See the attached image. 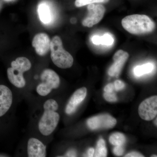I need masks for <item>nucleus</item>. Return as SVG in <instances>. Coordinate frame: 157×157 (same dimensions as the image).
<instances>
[{
	"instance_id": "19",
	"label": "nucleus",
	"mask_w": 157,
	"mask_h": 157,
	"mask_svg": "<svg viewBox=\"0 0 157 157\" xmlns=\"http://www.w3.org/2000/svg\"><path fill=\"white\" fill-rule=\"evenodd\" d=\"M114 42L113 37L109 34H104V36L100 37V44L110 46Z\"/></svg>"
},
{
	"instance_id": "2",
	"label": "nucleus",
	"mask_w": 157,
	"mask_h": 157,
	"mask_svg": "<svg viewBox=\"0 0 157 157\" xmlns=\"http://www.w3.org/2000/svg\"><path fill=\"white\" fill-rule=\"evenodd\" d=\"M121 24L125 30L133 35L151 33L155 29L154 21L144 14H135L127 16L122 20Z\"/></svg>"
},
{
	"instance_id": "24",
	"label": "nucleus",
	"mask_w": 157,
	"mask_h": 157,
	"mask_svg": "<svg viewBox=\"0 0 157 157\" xmlns=\"http://www.w3.org/2000/svg\"><path fill=\"white\" fill-rule=\"evenodd\" d=\"M125 157H143L144 156L137 152H132L125 156Z\"/></svg>"
},
{
	"instance_id": "23",
	"label": "nucleus",
	"mask_w": 157,
	"mask_h": 157,
	"mask_svg": "<svg viewBox=\"0 0 157 157\" xmlns=\"http://www.w3.org/2000/svg\"><path fill=\"white\" fill-rule=\"evenodd\" d=\"M115 90L114 84L113 83H110L104 87V90L105 92L111 93L113 92Z\"/></svg>"
},
{
	"instance_id": "14",
	"label": "nucleus",
	"mask_w": 157,
	"mask_h": 157,
	"mask_svg": "<svg viewBox=\"0 0 157 157\" xmlns=\"http://www.w3.org/2000/svg\"><path fill=\"white\" fill-rule=\"evenodd\" d=\"M38 13L39 18L42 22L47 24L50 22L52 19L51 12L48 5L45 4H41L38 8Z\"/></svg>"
},
{
	"instance_id": "26",
	"label": "nucleus",
	"mask_w": 157,
	"mask_h": 157,
	"mask_svg": "<svg viewBox=\"0 0 157 157\" xmlns=\"http://www.w3.org/2000/svg\"><path fill=\"white\" fill-rule=\"evenodd\" d=\"M67 156H68L70 157L76 156V152H75L72 151H70L68 152L67 154Z\"/></svg>"
},
{
	"instance_id": "22",
	"label": "nucleus",
	"mask_w": 157,
	"mask_h": 157,
	"mask_svg": "<svg viewBox=\"0 0 157 157\" xmlns=\"http://www.w3.org/2000/svg\"><path fill=\"white\" fill-rule=\"evenodd\" d=\"M113 153L116 155L120 156L122 155L123 154L124 152V149L122 146H115L113 149Z\"/></svg>"
},
{
	"instance_id": "28",
	"label": "nucleus",
	"mask_w": 157,
	"mask_h": 157,
	"mask_svg": "<svg viewBox=\"0 0 157 157\" xmlns=\"http://www.w3.org/2000/svg\"><path fill=\"white\" fill-rule=\"evenodd\" d=\"M151 157H157V156H151Z\"/></svg>"
},
{
	"instance_id": "13",
	"label": "nucleus",
	"mask_w": 157,
	"mask_h": 157,
	"mask_svg": "<svg viewBox=\"0 0 157 157\" xmlns=\"http://www.w3.org/2000/svg\"><path fill=\"white\" fill-rule=\"evenodd\" d=\"M27 152L29 157H46V146L37 138L32 137L28 141Z\"/></svg>"
},
{
	"instance_id": "1",
	"label": "nucleus",
	"mask_w": 157,
	"mask_h": 157,
	"mask_svg": "<svg viewBox=\"0 0 157 157\" xmlns=\"http://www.w3.org/2000/svg\"><path fill=\"white\" fill-rule=\"evenodd\" d=\"M58 108L57 102L53 99H48L44 103V112L38 124L39 132L44 136L50 135L57 126L60 119L56 112Z\"/></svg>"
},
{
	"instance_id": "21",
	"label": "nucleus",
	"mask_w": 157,
	"mask_h": 157,
	"mask_svg": "<svg viewBox=\"0 0 157 157\" xmlns=\"http://www.w3.org/2000/svg\"><path fill=\"white\" fill-rule=\"evenodd\" d=\"M115 90L120 91L123 89L125 87V84L123 82L120 80H116L114 83Z\"/></svg>"
},
{
	"instance_id": "17",
	"label": "nucleus",
	"mask_w": 157,
	"mask_h": 157,
	"mask_svg": "<svg viewBox=\"0 0 157 157\" xmlns=\"http://www.w3.org/2000/svg\"><path fill=\"white\" fill-rule=\"evenodd\" d=\"M126 141L124 135L120 132L113 133L109 137V141L114 146H123Z\"/></svg>"
},
{
	"instance_id": "18",
	"label": "nucleus",
	"mask_w": 157,
	"mask_h": 157,
	"mask_svg": "<svg viewBox=\"0 0 157 157\" xmlns=\"http://www.w3.org/2000/svg\"><path fill=\"white\" fill-rule=\"evenodd\" d=\"M109 0H76L75 5L77 8L83 7L90 4H104L108 3Z\"/></svg>"
},
{
	"instance_id": "9",
	"label": "nucleus",
	"mask_w": 157,
	"mask_h": 157,
	"mask_svg": "<svg viewBox=\"0 0 157 157\" xmlns=\"http://www.w3.org/2000/svg\"><path fill=\"white\" fill-rule=\"evenodd\" d=\"M51 39L47 34L40 33L34 36L32 45L36 53L40 56H45L50 51Z\"/></svg>"
},
{
	"instance_id": "27",
	"label": "nucleus",
	"mask_w": 157,
	"mask_h": 157,
	"mask_svg": "<svg viewBox=\"0 0 157 157\" xmlns=\"http://www.w3.org/2000/svg\"><path fill=\"white\" fill-rule=\"evenodd\" d=\"M157 119H156V120L155 121V125L156 126H157Z\"/></svg>"
},
{
	"instance_id": "25",
	"label": "nucleus",
	"mask_w": 157,
	"mask_h": 157,
	"mask_svg": "<svg viewBox=\"0 0 157 157\" xmlns=\"http://www.w3.org/2000/svg\"><path fill=\"white\" fill-rule=\"evenodd\" d=\"M94 149L92 147L89 149L87 152L88 156L94 157Z\"/></svg>"
},
{
	"instance_id": "12",
	"label": "nucleus",
	"mask_w": 157,
	"mask_h": 157,
	"mask_svg": "<svg viewBox=\"0 0 157 157\" xmlns=\"http://www.w3.org/2000/svg\"><path fill=\"white\" fill-rule=\"evenodd\" d=\"M13 101L11 90L4 85H0V117L9 111Z\"/></svg>"
},
{
	"instance_id": "4",
	"label": "nucleus",
	"mask_w": 157,
	"mask_h": 157,
	"mask_svg": "<svg viewBox=\"0 0 157 157\" xmlns=\"http://www.w3.org/2000/svg\"><path fill=\"white\" fill-rule=\"evenodd\" d=\"M51 58L56 67L68 69L73 66V57L63 47V42L59 36H56L51 40Z\"/></svg>"
},
{
	"instance_id": "11",
	"label": "nucleus",
	"mask_w": 157,
	"mask_h": 157,
	"mask_svg": "<svg viewBox=\"0 0 157 157\" xmlns=\"http://www.w3.org/2000/svg\"><path fill=\"white\" fill-rule=\"evenodd\" d=\"M87 94V89L82 87L76 90L70 98L66 106L65 112L68 115H71L75 112L79 104L84 101Z\"/></svg>"
},
{
	"instance_id": "15",
	"label": "nucleus",
	"mask_w": 157,
	"mask_h": 157,
	"mask_svg": "<svg viewBox=\"0 0 157 157\" xmlns=\"http://www.w3.org/2000/svg\"><path fill=\"white\" fill-rule=\"evenodd\" d=\"M153 69V65L151 63H147L135 67L134 69V73L136 76H142L144 74L151 73Z\"/></svg>"
},
{
	"instance_id": "20",
	"label": "nucleus",
	"mask_w": 157,
	"mask_h": 157,
	"mask_svg": "<svg viewBox=\"0 0 157 157\" xmlns=\"http://www.w3.org/2000/svg\"><path fill=\"white\" fill-rule=\"evenodd\" d=\"M104 98L106 101L109 102H115L117 101L116 95L114 92H105L104 94Z\"/></svg>"
},
{
	"instance_id": "5",
	"label": "nucleus",
	"mask_w": 157,
	"mask_h": 157,
	"mask_svg": "<svg viewBox=\"0 0 157 157\" xmlns=\"http://www.w3.org/2000/svg\"><path fill=\"white\" fill-rule=\"evenodd\" d=\"M40 78L42 82L36 87L37 93L40 96L45 97L48 95L52 90L58 88L60 84L59 75L51 69L43 70Z\"/></svg>"
},
{
	"instance_id": "3",
	"label": "nucleus",
	"mask_w": 157,
	"mask_h": 157,
	"mask_svg": "<svg viewBox=\"0 0 157 157\" xmlns=\"http://www.w3.org/2000/svg\"><path fill=\"white\" fill-rule=\"evenodd\" d=\"M11 67L8 68L7 73L10 82L18 88L25 86L26 81L23 73L30 70L32 64L25 57H20L11 63Z\"/></svg>"
},
{
	"instance_id": "7",
	"label": "nucleus",
	"mask_w": 157,
	"mask_h": 157,
	"mask_svg": "<svg viewBox=\"0 0 157 157\" xmlns=\"http://www.w3.org/2000/svg\"><path fill=\"white\" fill-rule=\"evenodd\" d=\"M140 117L147 121H151L157 114V97L152 96L141 102L138 107Z\"/></svg>"
},
{
	"instance_id": "6",
	"label": "nucleus",
	"mask_w": 157,
	"mask_h": 157,
	"mask_svg": "<svg viewBox=\"0 0 157 157\" xmlns=\"http://www.w3.org/2000/svg\"><path fill=\"white\" fill-rule=\"evenodd\" d=\"M88 14L82 20V25L86 27L93 26L101 21L106 12V8L100 3L90 4L87 5Z\"/></svg>"
},
{
	"instance_id": "16",
	"label": "nucleus",
	"mask_w": 157,
	"mask_h": 157,
	"mask_svg": "<svg viewBox=\"0 0 157 157\" xmlns=\"http://www.w3.org/2000/svg\"><path fill=\"white\" fill-rule=\"evenodd\" d=\"M107 149L104 139L98 140L95 151L94 150V157H105L107 156Z\"/></svg>"
},
{
	"instance_id": "10",
	"label": "nucleus",
	"mask_w": 157,
	"mask_h": 157,
	"mask_svg": "<svg viewBox=\"0 0 157 157\" xmlns=\"http://www.w3.org/2000/svg\"><path fill=\"white\" fill-rule=\"evenodd\" d=\"M129 57V54L126 52L121 49L117 51L113 56V64L108 70L109 76H118Z\"/></svg>"
},
{
	"instance_id": "8",
	"label": "nucleus",
	"mask_w": 157,
	"mask_h": 157,
	"mask_svg": "<svg viewBox=\"0 0 157 157\" xmlns=\"http://www.w3.org/2000/svg\"><path fill=\"white\" fill-rule=\"evenodd\" d=\"M116 119L108 114H100L88 120V126L91 130L111 129L117 124Z\"/></svg>"
}]
</instances>
